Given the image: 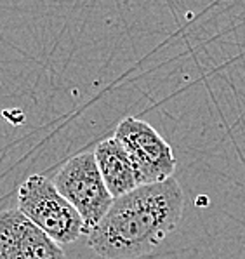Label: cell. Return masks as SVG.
I'll list each match as a JSON object with an SVG mask.
<instances>
[{
  "instance_id": "obj_1",
  "label": "cell",
  "mask_w": 245,
  "mask_h": 259,
  "mask_svg": "<svg viewBox=\"0 0 245 259\" xmlns=\"http://www.w3.org/2000/svg\"><path fill=\"white\" fill-rule=\"evenodd\" d=\"M184 193L176 178L141 185L113 198L103 219L87 233V244L105 259H136L153 252L177 228Z\"/></svg>"
},
{
  "instance_id": "obj_6",
  "label": "cell",
  "mask_w": 245,
  "mask_h": 259,
  "mask_svg": "<svg viewBox=\"0 0 245 259\" xmlns=\"http://www.w3.org/2000/svg\"><path fill=\"white\" fill-rule=\"evenodd\" d=\"M92 153L103 181L113 198H118L137 188L136 174L127 153L115 138H106L96 146Z\"/></svg>"
},
{
  "instance_id": "obj_5",
  "label": "cell",
  "mask_w": 245,
  "mask_h": 259,
  "mask_svg": "<svg viewBox=\"0 0 245 259\" xmlns=\"http://www.w3.org/2000/svg\"><path fill=\"white\" fill-rule=\"evenodd\" d=\"M0 259H65L61 245L19 209L0 212Z\"/></svg>"
},
{
  "instance_id": "obj_4",
  "label": "cell",
  "mask_w": 245,
  "mask_h": 259,
  "mask_svg": "<svg viewBox=\"0 0 245 259\" xmlns=\"http://www.w3.org/2000/svg\"><path fill=\"white\" fill-rule=\"evenodd\" d=\"M113 138L124 146L137 186L162 183L174 176L177 162L172 146L152 123L136 117H125L117 125Z\"/></svg>"
},
{
  "instance_id": "obj_2",
  "label": "cell",
  "mask_w": 245,
  "mask_h": 259,
  "mask_svg": "<svg viewBox=\"0 0 245 259\" xmlns=\"http://www.w3.org/2000/svg\"><path fill=\"white\" fill-rule=\"evenodd\" d=\"M18 209L59 245L72 244L84 235V223L75 207L42 174H31L19 186Z\"/></svg>"
},
{
  "instance_id": "obj_3",
  "label": "cell",
  "mask_w": 245,
  "mask_h": 259,
  "mask_svg": "<svg viewBox=\"0 0 245 259\" xmlns=\"http://www.w3.org/2000/svg\"><path fill=\"white\" fill-rule=\"evenodd\" d=\"M53 183L82 218L84 235L101 221L113 204V197L103 181L94 153H80L70 158L54 176Z\"/></svg>"
}]
</instances>
